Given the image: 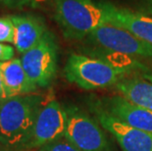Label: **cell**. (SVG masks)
Returning a JSON list of instances; mask_svg holds the SVG:
<instances>
[{
	"mask_svg": "<svg viewBox=\"0 0 152 151\" xmlns=\"http://www.w3.org/2000/svg\"><path fill=\"white\" fill-rule=\"evenodd\" d=\"M44 96L19 95L0 101V144L8 149H26Z\"/></svg>",
	"mask_w": 152,
	"mask_h": 151,
	"instance_id": "cell-1",
	"label": "cell"
},
{
	"mask_svg": "<svg viewBox=\"0 0 152 151\" xmlns=\"http://www.w3.org/2000/svg\"><path fill=\"white\" fill-rule=\"evenodd\" d=\"M54 19L63 36L70 40L85 39L106 24L103 10L93 0H54Z\"/></svg>",
	"mask_w": 152,
	"mask_h": 151,
	"instance_id": "cell-2",
	"label": "cell"
},
{
	"mask_svg": "<svg viewBox=\"0 0 152 151\" xmlns=\"http://www.w3.org/2000/svg\"><path fill=\"white\" fill-rule=\"evenodd\" d=\"M128 71L100 57L71 53L64 68L67 81L85 90H96L116 85Z\"/></svg>",
	"mask_w": 152,
	"mask_h": 151,
	"instance_id": "cell-3",
	"label": "cell"
},
{
	"mask_svg": "<svg viewBox=\"0 0 152 151\" xmlns=\"http://www.w3.org/2000/svg\"><path fill=\"white\" fill-rule=\"evenodd\" d=\"M65 139L82 151H115L98 121L75 106L66 108Z\"/></svg>",
	"mask_w": 152,
	"mask_h": 151,
	"instance_id": "cell-4",
	"label": "cell"
},
{
	"mask_svg": "<svg viewBox=\"0 0 152 151\" xmlns=\"http://www.w3.org/2000/svg\"><path fill=\"white\" fill-rule=\"evenodd\" d=\"M23 67L37 88H47L54 81L57 73L58 45L49 31L31 49L22 55Z\"/></svg>",
	"mask_w": 152,
	"mask_h": 151,
	"instance_id": "cell-5",
	"label": "cell"
},
{
	"mask_svg": "<svg viewBox=\"0 0 152 151\" xmlns=\"http://www.w3.org/2000/svg\"><path fill=\"white\" fill-rule=\"evenodd\" d=\"M67 112L51 92L44 96L38 112L31 139L26 149H39L41 147L65 136Z\"/></svg>",
	"mask_w": 152,
	"mask_h": 151,
	"instance_id": "cell-6",
	"label": "cell"
},
{
	"mask_svg": "<svg viewBox=\"0 0 152 151\" xmlns=\"http://www.w3.org/2000/svg\"><path fill=\"white\" fill-rule=\"evenodd\" d=\"M86 41L100 49L125 56L152 58V45L125 28L103 24L90 34Z\"/></svg>",
	"mask_w": 152,
	"mask_h": 151,
	"instance_id": "cell-7",
	"label": "cell"
},
{
	"mask_svg": "<svg viewBox=\"0 0 152 151\" xmlns=\"http://www.w3.org/2000/svg\"><path fill=\"white\" fill-rule=\"evenodd\" d=\"M94 112L96 120L114 137L123 151H152V133L123 123L99 105Z\"/></svg>",
	"mask_w": 152,
	"mask_h": 151,
	"instance_id": "cell-8",
	"label": "cell"
},
{
	"mask_svg": "<svg viewBox=\"0 0 152 151\" xmlns=\"http://www.w3.org/2000/svg\"><path fill=\"white\" fill-rule=\"evenodd\" d=\"M106 23L130 31L141 40L152 45V17L140 12L116 6L107 1H99Z\"/></svg>",
	"mask_w": 152,
	"mask_h": 151,
	"instance_id": "cell-9",
	"label": "cell"
},
{
	"mask_svg": "<svg viewBox=\"0 0 152 151\" xmlns=\"http://www.w3.org/2000/svg\"><path fill=\"white\" fill-rule=\"evenodd\" d=\"M101 102L100 107L123 123L152 133V111L132 103L121 95L104 98Z\"/></svg>",
	"mask_w": 152,
	"mask_h": 151,
	"instance_id": "cell-10",
	"label": "cell"
},
{
	"mask_svg": "<svg viewBox=\"0 0 152 151\" xmlns=\"http://www.w3.org/2000/svg\"><path fill=\"white\" fill-rule=\"evenodd\" d=\"M14 24V46L22 55L41 40L48 31L44 20L34 14L10 15Z\"/></svg>",
	"mask_w": 152,
	"mask_h": 151,
	"instance_id": "cell-11",
	"label": "cell"
},
{
	"mask_svg": "<svg viewBox=\"0 0 152 151\" xmlns=\"http://www.w3.org/2000/svg\"><path fill=\"white\" fill-rule=\"evenodd\" d=\"M0 73L8 98L31 94L37 89V85L31 82L26 73L21 59L13 58L0 62Z\"/></svg>",
	"mask_w": 152,
	"mask_h": 151,
	"instance_id": "cell-12",
	"label": "cell"
},
{
	"mask_svg": "<svg viewBox=\"0 0 152 151\" xmlns=\"http://www.w3.org/2000/svg\"><path fill=\"white\" fill-rule=\"evenodd\" d=\"M115 88L129 101L152 111V77H124Z\"/></svg>",
	"mask_w": 152,
	"mask_h": 151,
	"instance_id": "cell-13",
	"label": "cell"
},
{
	"mask_svg": "<svg viewBox=\"0 0 152 151\" xmlns=\"http://www.w3.org/2000/svg\"><path fill=\"white\" fill-rule=\"evenodd\" d=\"M15 28L10 16L0 17V43H14Z\"/></svg>",
	"mask_w": 152,
	"mask_h": 151,
	"instance_id": "cell-14",
	"label": "cell"
},
{
	"mask_svg": "<svg viewBox=\"0 0 152 151\" xmlns=\"http://www.w3.org/2000/svg\"><path fill=\"white\" fill-rule=\"evenodd\" d=\"M38 151H82L79 149L72 143L69 142L65 137L59 140L54 141L52 143H49L41 148L38 149Z\"/></svg>",
	"mask_w": 152,
	"mask_h": 151,
	"instance_id": "cell-15",
	"label": "cell"
},
{
	"mask_svg": "<svg viewBox=\"0 0 152 151\" xmlns=\"http://www.w3.org/2000/svg\"><path fill=\"white\" fill-rule=\"evenodd\" d=\"M46 0H0V5L9 8H22L25 6H37Z\"/></svg>",
	"mask_w": 152,
	"mask_h": 151,
	"instance_id": "cell-16",
	"label": "cell"
},
{
	"mask_svg": "<svg viewBox=\"0 0 152 151\" xmlns=\"http://www.w3.org/2000/svg\"><path fill=\"white\" fill-rule=\"evenodd\" d=\"M15 56V49L8 44L0 43V62L9 61L14 58Z\"/></svg>",
	"mask_w": 152,
	"mask_h": 151,
	"instance_id": "cell-17",
	"label": "cell"
},
{
	"mask_svg": "<svg viewBox=\"0 0 152 151\" xmlns=\"http://www.w3.org/2000/svg\"><path fill=\"white\" fill-rule=\"evenodd\" d=\"M7 98H8V95H7V92H6L4 82H3L2 75H1V73H0V101H3Z\"/></svg>",
	"mask_w": 152,
	"mask_h": 151,
	"instance_id": "cell-18",
	"label": "cell"
},
{
	"mask_svg": "<svg viewBox=\"0 0 152 151\" xmlns=\"http://www.w3.org/2000/svg\"><path fill=\"white\" fill-rule=\"evenodd\" d=\"M145 7L148 12L152 13V0H145Z\"/></svg>",
	"mask_w": 152,
	"mask_h": 151,
	"instance_id": "cell-19",
	"label": "cell"
},
{
	"mask_svg": "<svg viewBox=\"0 0 152 151\" xmlns=\"http://www.w3.org/2000/svg\"><path fill=\"white\" fill-rule=\"evenodd\" d=\"M4 151H22V149H8V150H4Z\"/></svg>",
	"mask_w": 152,
	"mask_h": 151,
	"instance_id": "cell-20",
	"label": "cell"
},
{
	"mask_svg": "<svg viewBox=\"0 0 152 151\" xmlns=\"http://www.w3.org/2000/svg\"><path fill=\"white\" fill-rule=\"evenodd\" d=\"M150 77H151V76H150Z\"/></svg>",
	"mask_w": 152,
	"mask_h": 151,
	"instance_id": "cell-21",
	"label": "cell"
}]
</instances>
